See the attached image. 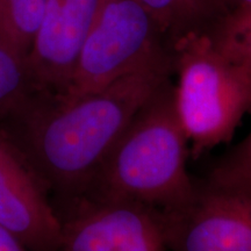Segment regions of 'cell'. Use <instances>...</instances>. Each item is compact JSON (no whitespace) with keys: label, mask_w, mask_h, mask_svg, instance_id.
I'll return each instance as SVG.
<instances>
[{"label":"cell","mask_w":251,"mask_h":251,"mask_svg":"<svg viewBox=\"0 0 251 251\" xmlns=\"http://www.w3.org/2000/svg\"><path fill=\"white\" fill-rule=\"evenodd\" d=\"M172 75L171 52L92 93L34 90L0 120L11 129L0 128L45 190L74 201L141 106Z\"/></svg>","instance_id":"1"},{"label":"cell","mask_w":251,"mask_h":251,"mask_svg":"<svg viewBox=\"0 0 251 251\" xmlns=\"http://www.w3.org/2000/svg\"><path fill=\"white\" fill-rule=\"evenodd\" d=\"M188 153L190 144L175 107V85L169 78L141 106L76 200H122L158 214L171 211L193 192Z\"/></svg>","instance_id":"2"},{"label":"cell","mask_w":251,"mask_h":251,"mask_svg":"<svg viewBox=\"0 0 251 251\" xmlns=\"http://www.w3.org/2000/svg\"><path fill=\"white\" fill-rule=\"evenodd\" d=\"M175 107L193 157L231 139L251 113V75L225 57L203 34L172 43Z\"/></svg>","instance_id":"3"},{"label":"cell","mask_w":251,"mask_h":251,"mask_svg":"<svg viewBox=\"0 0 251 251\" xmlns=\"http://www.w3.org/2000/svg\"><path fill=\"white\" fill-rule=\"evenodd\" d=\"M172 52V45L137 0H100L64 94L83 96Z\"/></svg>","instance_id":"4"},{"label":"cell","mask_w":251,"mask_h":251,"mask_svg":"<svg viewBox=\"0 0 251 251\" xmlns=\"http://www.w3.org/2000/svg\"><path fill=\"white\" fill-rule=\"evenodd\" d=\"M159 219L166 251H251V183L194 180L191 196Z\"/></svg>","instance_id":"5"},{"label":"cell","mask_w":251,"mask_h":251,"mask_svg":"<svg viewBox=\"0 0 251 251\" xmlns=\"http://www.w3.org/2000/svg\"><path fill=\"white\" fill-rule=\"evenodd\" d=\"M58 251H166L159 214L122 200H76Z\"/></svg>","instance_id":"6"},{"label":"cell","mask_w":251,"mask_h":251,"mask_svg":"<svg viewBox=\"0 0 251 251\" xmlns=\"http://www.w3.org/2000/svg\"><path fill=\"white\" fill-rule=\"evenodd\" d=\"M100 0H47L26 62L34 90L64 94Z\"/></svg>","instance_id":"7"},{"label":"cell","mask_w":251,"mask_h":251,"mask_svg":"<svg viewBox=\"0 0 251 251\" xmlns=\"http://www.w3.org/2000/svg\"><path fill=\"white\" fill-rule=\"evenodd\" d=\"M0 225L28 251H58L62 222L46 190L0 128Z\"/></svg>","instance_id":"8"},{"label":"cell","mask_w":251,"mask_h":251,"mask_svg":"<svg viewBox=\"0 0 251 251\" xmlns=\"http://www.w3.org/2000/svg\"><path fill=\"white\" fill-rule=\"evenodd\" d=\"M170 43L188 34H205L224 15L220 0H137Z\"/></svg>","instance_id":"9"},{"label":"cell","mask_w":251,"mask_h":251,"mask_svg":"<svg viewBox=\"0 0 251 251\" xmlns=\"http://www.w3.org/2000/svg\"><path fill=\"white\" fill-rule=\"evenodd\" d=\"M203 35L226 58L251 75V7L226 12Z\"/></svg>","instance_id":"10"},{"label":"cell","mask_w":251,"mask_h":251,"mask_svg":"<svg viewBox=\"0 0 251 251\" xmlns=\"http://www.w3.org/2000/svg\"><path fill=\"white\" fill-rule=\"evenodd\" d=\"M33 91L26 57L15 47L0 19V120Z\"/></svg>","instance_id":"11"},{"label":"cell","mask_w":251,"mask_h":251,"mask_svg":"<svg viewBox=\"0 0 251 251\" xmlns=\"http://www.w3.org/2000/svg\"><path fill=\"white\" fill-rule=\"evenodd\" d=\"M47 0H0V19L19 51L27 58Z\"/></svg>","instance_id":"12"},{"label":"cell","mask_w":251,"mask_h":251,"mask_svg":"<svg viewBox=\"0 0 251 251\" xmlns=\"http://www.w3.org/2000/svg\"><path fill=\"white\" fill-rule=\"evenodd\" d=\"M208 179L222 184L251 183V131L220 158Z\"/></svg>","instance_id":"13"},{"label":"cell","mask_w":251,"mask_h":251,"mask_svg":"<svg viewBox=\"0 0 251 251\" xmlns=\"http://www.w3.org/2000/svg\"><path fill=\"white\" fill-rule=\"evenodd\" d=\"M0 251H28L17 236L0 225Z\"/></svg>","instance_id":"14"},{"label":"cell","mask_w":251,"mask_h":251,"mask_svg":"<svg viewBox=\"0 0 251 251\" xmlns=\"http://www.w3.org/2000/svg\"><path fill=\"white\" fill-rule=\"evenodd\" d=\"M220 2L227 12L241 7H251V0H220Z\"/></svg>","instance_id":"15"}]
</instances>
